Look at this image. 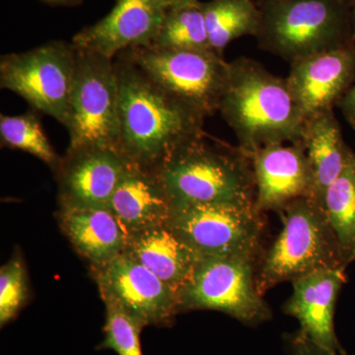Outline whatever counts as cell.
<instances>
[{
	"mask_svg": "<svg viewBox=\"0 0 355 355\" xmlns=\"http://www.w3.org/2000/svg\"><path fill=\"white\" fill-rule=\"evenodd\" d=\"M196 1V0H163L167 9L172 8L183 4L190 3V2Z\"/></svg>",
	"mask_w": 355,
	"mask_h": 355,
	"instance_id": "f1b7e54d",
	"label": "cell"
},
{
	"mask_svg": "<svg viewBox=\"0 0 355 355\" xmlns=\"http://www.w3.org/2000/svg\"><path fill=\"white\" fill-rule=\"evenodd\" d=\"M29 297L27 270L19 254L0 268V324L17 316Z\"/></svg>",
	"mask_w": 355,
	"mask_h": 355,
	"instance_id": "484cf974",
	"label": "cell"
},
{
	"mask_svg": "<svg viewBox=\"0 0 355 355\" xmlns=\"http://www.w3.org/2000/svg\"><path fill=\"white\" fill-rule=\"evenodd\" d=\"M65 128L69 135V148L118 149L119 83L114 60L76 49V73Z\"/></svg>",
	"mask_w": 355,
	"mask_h": 355,
	"instance_id": "9c48e42d",
	"label": "cell"
},
{
	"mask_svg": "<svg viewBox=\"0 0 355 355\" xmlns=\"http://www.w3.org/2000/svg\"><path fill=\"white\" fill-rule=\"evenodd\" d=\"M257 210L282 211L289 203L311 198L313 177L302 139L261 147L251 155Z\"/></svg>",
	"mask_w": 355,
	"mask_h": 355,
	"instance_id": "5bb4252c",
	"label": "cell"
},
{
	"mask_svg": "<svg viewBox=\"0 0 355 355\" xmlns=\"http://www.w3.org/2000/svg\"><path fill=\"white\" fill-rule=\"evenodd\" d=\"M345 1H347V3H349V6H350V3H352V0H345Z\"/></svg>",
	"mask_w": 355,
	"mask_h": 355,
	"instance_id": "1f68e13d",
	"label": "cell"
},
{
	"mask_svg": "<svg viewBox=\"0 0 355 355\" xmlns=\"http://www.w3.org/2000/svg\"><path fill=\"white\" fill-rule=\"evenodd\" d=\"M46 1L53 2V3H70V2H76V0H46Z\"/></svg>",
	"mask_w": 355,
	"mask_h": 355,
	"instance_id": "4dcf8cb0",
	"label": "cell"
},
{
	"mask_svg": "<svg viewBox=\"0 0 355 355\" xmlns=\"http://www.w3.org/2000/svg\"><path fill=\"white\" fill-rule=\"evenodd\" d=\"M121 53L159 88L203 118L218 112L227 81L229 62L214 51L146 46Z\"/></svg>",
	"mask_w": 355,
	"mask_h": 355,
	"instance_id": "8992f818",
	"label": "cell"
},
{
	"mask_svg": "<svg viewBox=\"0 0 355 355\" xmlns=\"http://www.w3.org/2000/svg\"><path fill=\"white\" fill-rule=\"evenodd\" d=\"M105 304L116 306L144 326H165L179 314L177 289L125 253L93 270Z\"/></svg>",
	"mask_w": 355,
	"mask_h": 355,
	"instance_id": "8fae6325",
	"label": "cell"
},
{
	"mask_svg": "<svg viewBox=\"0 0 355 355\" xmlns=\"http://www.w3.org/2000/svg\"><path fill=\"white\" fill-rule=\"evenodd\" d=\"M302 142L313 177V200L323 207L329 187L340 177L352 157L334 111L304 121Z\"/></svg>",
	"mask_w": 355,
	"mask_h": 355,
	"instance_id": "ffe728a7",
	"label": "cell"
},
{
	"mask_svg": "<svg viewBox=\"0 0 355 355\" xmlns=\"http://www.w3.org/2000/svg\"><path fill=\"white\" fill-rule=\"evenodd\" d=\"M109 209L130 235L167 223L172 200L157 170L128 162Z\"/></svg>",
	"mask_w": 355,
	"mask_h": 355,
	"instance_id": "e0dca14e",
	"label": "cell"
},
{
	"mask_svg": "<svg viewBox=\"0 0 355 355\" xmlns=\"http://www.w3.org/2000/svg\"><path fill=\"white\" fill-rule=\"evenodd\" d=\"M167 10L163 0H118L108 15L77 33L71 43L114 60L121 51L153 43Z\"/></svg>",
	"mask_w": 355,
	"mask_h": 355,
	"instance_id": "9a60e30c",
	"label": "cell"
},
{
	"mask_svg": "<svg viewBox=\"0 0 355 355\" xmlns=\"http://www.w3.org/2000/svg\"><path fill=\"white\" fill-rule=\"evenodd\" d=\"M354 79L355 43H352L292 62L286 81L305 121L333 111Z\"/></svg>",
	"mask_w": 355,
	"mask_h": 355,
	"instance_id": "4fadbf2b",
	"label": "cell"
},
{
	"mask_svg": "<svg viewBox=\"0 0 355 355\" xmlns=\"http://www.w3.org/2000/svg\"><path fill=\"white\" fill-rule=\"evenodd\" d=\"M350 20H352V37L355 42V0L350 3Z\"/></svg>",
	"mask_w": 355,
	"mask_h": 355,
	"instance_id": "f546056e",
	"label": "cell"
},
{
	"mask_svg": "<svg viewBox=\"0 0 355 355\" xmlns=\"http://www.w3.org/2000/svg\"><path fill=\"white\" fill-rule=\"evenodd\" d=\"M76 65V46L64 41L3 55L0 58V87L19 95L33 109L65 127Z\"/></svg>",
	"mask_w": 355,
	"mask_h": 355,
	"instance_id": "30bf717a",
	"label": "cell"
},
{
	"mask_svg": "<svg viewBox=\"0 0 355 355\" xmlns=\"http://www.w3.org/2000/svg\"><path fill=\"white\" fill-rule=\"evenodd\" d=\"M1 146L24 151L43 161L55 171L60 157L51 146L39 119L34 113L0 116Z\"/></svg>",
	"mask_w": 355,
	"mask_h": 355,
	"instance_id": "cb8c5ba5",
	"label": "cell"
},
{
	"mask_svg": "<svg viewBox=\"0 0 355 355\" xmlns=\"http://www.w3.org/2000/svg\"><path fill=\"white\" fill-rule=\"evenodd\" d=\"M202 8L210 49L220 57L231 42L256 38L260 31L261 11L254 0H210Z\"/></svg>",
	"mask_w": 355,
	"mask_h": 355,
	"instance_id": "44dd1931",
	"label": "cell"
},
{
	"mask_svg": "<svg viewBox=\"0 0 355 355\" xmlns=\"http://www.w3.org/2000/svg\"><path fill=\"white\" fill-rule=\"evenodd\" d=\"M218 112L250 156L270 144L302 139L304 119L286 78L273 76L252 58L229 62Z\"/></svg>",
	"mask_w": 355,
	"mask_h": 355,
	"instance_id": "7a4b0ae2",
	"label": "cell"
},
{
	"mask_svg": "<svg viewBox=\"0 0 355 355\" xmlns=\"http://www.w3.org/2000/svg\"><path fill=\"white\" fill-rule=\"evenodd\" d=\"M119 83L118 150L128 162L156 169L175 147L203 132L205 119L159 88L123 53Z\"/></svg>",
	"mask_w": 355,
	"mask_h": 355,
	"instance_id": "6da1fadb",
	"label": "cell"
},
{
	"mask_svg": "<svg viewBox=\"0 0 355 355\" xmlns=\"http://www.w3.org/2000/svg\"><path fill=\"white\" fill-rule=\"evenodd\" d=\"M125 254L177 291L190 280L202 259L167 224L128 235Z\"/></svg>",
	"mask_w": 355,
	"mask_h": 355,
	"instance_id": "d6986e66",
	"label": "cell"
},
{
	"mask_svg": "<svg viewBox=\"0 0 355 355\" xmlns=\"http://www.w3.org/2000/svg\"><path fill=\"white\" fill-rule=\"evenodd\" d=\"M257 261L240 256L200 259L178 291L180 312L218 311L246 324L268 321L272 312L257 287Z\"/></svg>",
	"mask_w": 355,
	"mask_h": 355,
	"instance_id": "52a82bcc",
	"label": "cell"
},
{
	"mask_svg": "<svg viewBox=\"0 0 355 355\" xmlns=\"http://www.w3.org/2000/svg\"><path fill=\"white\" fill-rule=\"evenodd\" d=\"M287 342L291 355H336L322 349L300 331L289 336Z\"/></svg>",
	"mask_w": 355,
	"mask_h": 355,
	"instance_id": "4316f807",
	"label": "cell"
},
{
	"mask_svg": "<svg viewBox=\"0 0 355 355\" xmlns=\"http://www.w3.org/2000/svg\"><path fill=\"white\" fill-rule=\"evenodd\" d=\"M128 162L118 149L110 147L67 148L53 171L60 207H109Z\"/></svg>",
	"mask_w": 355,
	"mask_h": 355,
	"instance_id": "7c38bea8",
	"label": "cell"
},
{
	"mask_svg": "<svg viewBox=\"0 0 355 355\" xmlns=\"http://www.w3.org/2000/svg\"><path fill=\"white\" fill-rule=\"evenodd\" d=\"M261 50L289 64L355 43L345 0H258Z\"/></svg>",
	"mask_w": 355,
	"mask_h": 355,
	"instance_id": "277c9868",
	"label": "cell"
},
{
	"mask_svg": "<svg viewBox=\"0 0 355 355\" xmlns=\"http://www.w3.org/2000/svg\"><path fill=\"white\" fill-rule=\"evenodd\" d=\"M345 282V268L318 270L292 282L293 292L284 306L300 324V331L331 354H343L336 336L335 311Z\"/></svg>",
	"mask_w": 355,
	"mask_h": 355,
	"instance_id": "2e32d148",
	"label": "cell"
},
{
	"mask_svg": "<svg viewBox=\"0 0 355 355\" xmlns=\"http://www.w3.org/2000/svg\"><path fill=\"white\" fill-rule=\"evenodd\" d=\"M58 223L62 232L91 272L99 270L125 253L128 234L109 207H60Z\"/></svg>",
	"mask_w": 355,
	"mask_h": 355,
	"instance_id": "ac0fdd59",
	"label": "cell"
},
{
	"mask_svg": "<svg viewBox=\"0 0 355 355\" xmlns=\"http://www.w3.org/2000/svg\"><path fill=\"white\" fill-rule=\"evenodd\" d=\"M323 207L345 263L355 259V155L329 187Z\"/></svg>",
	"mask_w": 355,
	"mask_h": 355,
	"instance_id": "7402d4cb",
	"label": "cell"
},
{
	"mask_svg": "<svg viewBox=\"0 0 355 355\" xmlns=\"http://www.w3.org/2000/svg\"><path fill=\"white\" fill-rule=\"evenodd\" d=\"M279 214L284 226L257 268V287L261 295L277 284L311 272L345 268L338 240L319 202L298 198Z\"/></svg>",
	"mask_w": 355,
	"mask_h": 355,
	"instance_id": "5b68a950",
	"label": "cell"
},
{
	"mask_svg": "<svg viewBox=\"0 0 355 355\" xmlns=\"http://www.w3.org/2000/svg\"><path fill=\"white\" fill-rule=\"evenodd\" d=\"M256 207L227 203H172L167 225L200 258L217 256L258 259L265 231Z\"/></svg>",
	"mask_w": 355,
	"mask_h": 355,
	"instance_id": "ba28073f",
	"label": "cell"
},
{
	"mask_svg": "<svg viewBox=\"0 0 355 355\" xmlns=\"http://www.w3.org/2000/svg\"><path fill=\"white\" fill-rule=\"evenodd\" d=\"M156 170L172 203L256 207L251 156L205 130L175 147Z\"/></svg>",
	"mask_w": 355,
	"mask_h": 355,
	"instance_id": "3957f363",
	"label": "cell"
},
{
	"mask_svg": "<svg viewBox=\"0 0 355 355\" xmlns=\"http://www.w3.org/2000/svg\"><path fill=\"white\" fill-rule=\"evenodd\" d=\"M338 106L342 110L345 118L352 127L355 128V79L338 103Z\"/></svg>",
	"mask_w": 355,
	"mask_h": 355,
	"instance_id": "83f0119b",
	"label": "cell"
},
{
	"mask_svg": "<svg viewBox=\"0 0 355 355\" xmlns=\"http://www.w3.org/2000/svg\"><path fill=\"white\" fill-rule=\"evenodd\" d=\"M149 46L169 50L211 51L202 2L196 0L168 9Z\"/></svg>",
	"mask_w": 355,
	"mask_h": 355,
	"instance_id": "603a6c76",
	"label": "cell"
},
{
	"mask_svg": "<svg viewBox=\"0 0 355 355\" xmlns=\"http://www.w3.org/2000/svg\"><path fill=\"white\" fill-rule=\"evenodd\" d=\"M106 305L104 340L98 349L114 350L118 355L142 354L140 334L144 324L116 306Z\"/></svg>",
	"mask_w": 355,
	"mask_h": 355,
	"instance_id": "d4e9b609",
	"label": "cell"
}]
</instances>
